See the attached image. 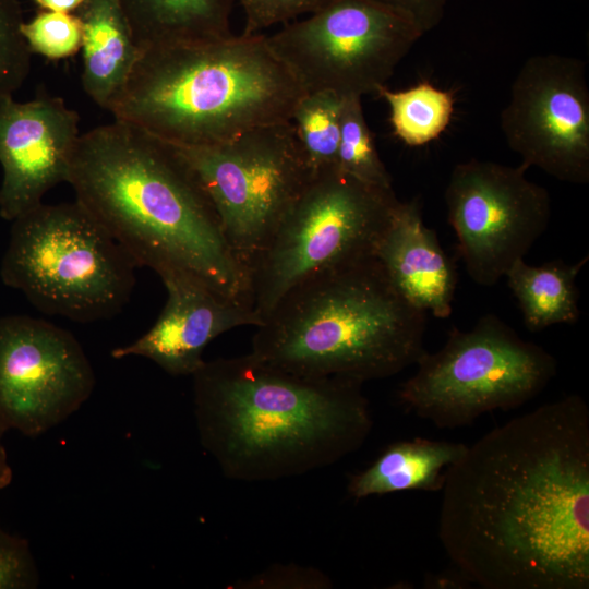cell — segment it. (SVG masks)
Returning <instances> with one entry per match:
<instances>
[{
	"instance_id": "obj_4",
	"label": "cell",
	"mask_w": 589,
	"mask_h": 589,
	"mask_svg": "<svg viewBox=\"0 0 589 589\" xmlns=\"http://www.w3.org/2000/svg\"><path fill=\"white\" fill-rule=\"evenodd\" d=\"M305 94L266 35L141 50L110 111L180 147L291 121Z\"/></svg>"
},
{
	"instance_id": "obj_2",
	"label": "cell",
	"mask_w": 589,
	"mask_h": 589,
	"mask_svg": "<svg viewBox=\"0 0 589 589\" xmlns=\"http://www.w3.org/2000/svg\"><path fill=\"white\" fill-rule=\"evenodd\" d=\"M68 183L139 267L189 273L220 296L251 305L249 272L176 145L115 119L80 135Z\"/></svg>"
},
{
	"instance_id": "obj_29",
	"label": "cell",
	"mask_w": 589,
	"mask_h": 589,
	"mask_svg": "<svg viewBox=\"0 0 589 589\" xmlns=\"http://www.w3.org/2000/svg\"><path fill=\"white\" fill-rule=\"evenodd\" d=\"M409 16L421 33L434 29L443 20L448 0H375Z\"/></svg>"
},
{
	"instance_id": "obj_21",
	"label": "cell",
	"mask_w": 589,
	"mask_h": 589,
	"mask_svg": "<svg viewBox=\"0 0 589 589\" xmlns=\"http://www.w3.org/2000/svg\"><path fill=\"white\" fill-rule=\"evenodd\" d=\"M389 107L394 134L406 145L423 146L438 139L449 125L455 98L452 92L421 82L407 89H378Z\"/></svg>"
},
{
	"instance_id": "obj_19",
	"label": "cell",
	"mask_w": 589,
	"mask_h": 589,
	"mask_svg": "<svg viewBox=\"0 0 589 589\" xmlns=\"http://www.w3.org/2000/svg\"><path fill=\"white\" fill-rule=\"evenodd\" d=\"M467 448L465 443L424 437L389 444L369 467L350 478L348 494L361 500L412 490L441 492L446 469Z\"/></svg>"
},
{
	"instance_id": "obj_22",
	"label": "cell",
	"mask_w": 589,
	"mask_h": 589,
	"mask_svg": "<svg viewBox=\"0 0 589 589\" xmlns=\"http://www.w3.org/2000/svg\"><path fill=\"white\" fill-rule=\"evenodd\" d=\"M342 97L330 91L305 93L291 122L313 175L337 168Z\"/></svg>"
},
{
	"instance_id": "obj_1",
	"label": "cell",
	"mask_w": 589,
	"mask_h": 589,
	"mask_svg": "<svg viewBox=\"0 0 589 589\" xmlns=\"http://www.w3.org/2000/svg\"><path fill=\"white\" fill-rule=\"evenodd\" d=\"M437 534L482 589H589V408L577 394L495 426L445 471Z\"/></svg>"
},
{
	"instance_id": "obj_18",
	"label": "cell",
	"mask_w": 589,
	"mask_h": 589,
	"mask_svg": "<svg viewBox=\"0 0 589 589\" xmlns=\"http://www.w3.org/2000/svg\"><path fill=\"white\" fill-rule=\"evenodd\" d=\"M236 0H119L140 50L209 43L233 36Z\"/></svg>"
},
{
	"instance_id": "obj_25",
	"label": "cell",
	"mask_w": 589,
	"mask_h": 589,
	"mask_svg": "<svg viewBox=\"0 0 589 589\" xmlns=\"http://www.w3.org/2000/svg\"><path fill=\"white\" fill-rule=\"evenodd\" d=\"M22 34L32 52L48 59H64L82 47V23L71 12L43 11L22 25Z\"/></svg>"
},
{
	"instance_id": "obj_31",
	"label": "cell",
	"mask_w": 589,
	"mask_h": 589,
	"mask_svg": "<svg viewBox=\"0 0 589 589\" xmlns=\"http://www.w3.org/2000/svg\"><path fill=\"white\" fill-rule=\"evenodd\" d=\"M3 434L4 433L0 430V490L7 488L11 483L13 477V471L2 442Z\"/></svg>"
},
{
	"instance_id": "obj_15",
	"label": "cell",
	"mask_w": 589,
	"mask_h": 589,
	"mask_svg": "<svg viewBox=\"0 0 589 589\" xmlns=\"http://www.w3.org/2000/svg\"><path fill=\"white\" fill-rule=\"evenodd\" d=\"M158 276L167 290L164 309L144 335L115 348L112 358L144 357L172 376L193 375L205 362L204 349L217 336L262 324L251 305L220 296L189 273L166 269Z\"/></svg>"
},
{
	"instance_id": "obj_24",
	"label": "cell",
	"mask_w": 589,
	"mask_h": 589,
	"mask_svg": "<svg viewBox=\"0 0 589 589\" xmlns=\"http://www.w3.org/2000/svg\"><path fill=\"white\" fill-rule=\"evenodd\" d=\"M24 22L19 0H0V97L13 96L31 72L32 51L22 34Z\"/></svg>"
},
{
	"instance_id": "obj_16",
	"label": "cell",
	"mask_w": 589,
	"mask_h": 589,
	"mask_svg": "<svg viewBox=\"0 0 589 589\" xmlns=\"http://www.w3.org/2000/svg\"><path fill=\"white\" fill-rule=\"evenodd\" d=\"M374 257L394 288L413 306L437 318L452 314L457 269L436 232L425 226L419 197L399 201Z\"/></svg>"
},
{
	"instance_id": "obj_28",
	"label": "cell",
	"mask_w": 589,
	"mask_h": 589,
	"mask_svg": "<svg viewBox=\"0 0 589 589\" xmlns=\"http://www.w3.org/2000/svg\"><path fill=\"white\" fill-rule=\"evenodd\" d=\"M243 585L249 588H328L330 580L313 568L279 566L267 568Z\"/></svg>"
},
{
	"instance_id": "obj_7",
	"label": "cell",
	"mask_w": 589,
	"mask_h": 589,
	"mask_svg": "<svg viewBox=\"0 0 589 589\" xmlns=\"http://www.w3.org/2000/svg\"><path fill=\"white\" fill-rule=\"evenodd\" d=\"M399 203L337 168L313 175L249 267V299L262 323L292 289L374 256Z\"/></svg>"
},
{
	"instance_id": "obj_9",
	"label": "cell",
	"mask_w": 589,
	"mask_h": 589,
	"mask_svg": "<svg viewBox=\"0 0 589 589\" xmlns=\"http://www.w3.org/2000/svg\"><path fill=\"white\" fill-rule=\"evenodd\" d=\"M196 173L237 259L249 267L313 173L291 121L219 144L177 146Z\"/></svg>"
},
{
	"instance_id": "obj_5",
	"label": "cell",
	"mask_w": 589,
	"mask_h": 589,
	"mask_svg": "<svg viewBox=\"0 0 589 589\" xmlns=\"http://www.w3.org/2000/svg\"><path fill=\"white\" fill-rule=\"evenodd\" d=\"M425 315L373 256L288 292L256 327L251 353L300 375L363 384L418 362L426 351Z\"/></svg>"
},
{
	"instance_id": "obj_13",
	"label": "cell",
	"mask_w": 589,
	"mask_h": 589,
	"mask_svg": "<svg viewBox=\"0 0 589 589\" xmlns=\"http://www.w3.org/2000/svg\"><path fill=\"white\" fill-rule=\"evenodd\" d=\"M96 378L69 330L28 315L0 317V430L37 437L91 397Z\"/></svg>"
},
{
	"instance_id": "obj_26",
	"label": "cell",
	"mask_w": 589,
	"mask_h": 589,
	"mask_svg": "<svg viewBox=\"0 0 589 589\" xmlns=\"http://www.w3.org/2000/svg\"><path fill=\"white\" fill-rule=\"evenodd\" d=\"M38 582L29 542L0 526V589H33Z\"/></svg>"
},
{
	"instance_id": "obj_12",
	"label": "cell",
	"mask_w": 589,
	"mask_h": 589,
	"mask_svg": "<svg viewBox=\"0 0 589 589\" xmlns=\"http://www.w3.org/2000/svg\"><path fill=\"white\" fill-rule=\"evenodd\" d=\"M509 148L526 168L573 184L589 182V87L577 58L538 55L518 71L501 113Z\"/></svg>"
},
{
	"instance_id": "obj_20",
	"label": "cell",
	"mask_w": 589,
	"mask_h": 589,
	"mask_svg": "<svg viewBox=\"0 0 589 589\" xmlns=\"http://www.w3.org/2000/svg\"><path fill=\"white\" fill-rule=\"evenodd\" d=\"M589 256L567 264L554 260L542 265L514 263L505 276L530 332L557 324H575L580 314L577 277Z\"/></svg>"
},
{
	"instance_id": "obj_27",
	"label": "cell",
	"mask_w": 589,
	"mask_h": 589,
	"mask_svg": "<svg viewBox=\"0 0 589 589\" xmlns=\"http://www.w3.org/2000/svg\"><path fill=\"white\" fill-rule=\"evenodd\" d=\"M244 13L243 35L260 34L276 24H286L312 13L328 0H236Z\"/></svg>"
},
{
	"instance_id": "obj_23",
	"label": "cell",
	"mask_w": 589,
	"mask_h": 589,
	"mask_svg": "<svg viewBox=\"0 0 589 589\" xmlns=\"http://www.w3.org/2000/svg\"><path fill=\"white\" fill-rule=\"evenodd\" d=\"M361 100L357 96L342 97L337 169L368 185L394 190L392 177L378 155L365 120Z\"/></svg>"
},
{
	"instance_id": "obj_8",
	"label": "cell",
	"mask_w": 589,
	"mask_h": 589,
	"mask_svg": "<svg viewBox=\"0 0 589 589\" xmlns=\"http://www.w3.org/2000/svg\"><path fill=\"white\" fill-rule=\"evenodd\" d=\"M398 399L438 429H458L484 413L518 408L537 397L557 372L555 358L522 339L495 314L472 328L452 327L443 347L425 351Z\"/></svg>"
},
{
	"instance_id": "obj_14",
	"label": "cell",
	"mask_w": 589,
	"mask_h": 589,
	"mask_svg": "<svg viewBox=\"0 0 589 589\" xmlns=\"http://www.w3.org/2000/svg\"><path fill=\"white\" fill-rule=\"evenodd\" d=\"M79 113L45 92L26 103L0 97V216L9 221L68 182L80 137Z\"/></svg>"
},
{
	"instance_id": "obj_30",
	"label": "cell",
	"mask_w": 589,
	"mask_h": 589,
	"mask_svg": "<svg viewBox=\"0 0 589 589\" xmlns=\"http://www.w3.org/2000/svg\"><path fill=\"white\" fill-rule=\"evenodd\" d=\"M35 2L47 11L72 12L77 10L84 0H35Z\"/></svg>"
},
{
	"instance_id": "obj_3",
	"label": "cell",
	"mask_w": 589,
	"mask_h": 589,
	"mask_svg": "<svg viewBox=\"0 0 589 589\" xmlns=\"http://www.w3.org/2000/svg\"><path fill=\"white\" fill-rule=\"evenodd\" d=\"M203 448L231 480L264 482L329 467L360 449L373 419L362 383L300 375L251 352L192 375Z\"/></svg>"
},
{
	"instance_id": "obj_11",
	"label": "cell",
	"mask_w": 589,
	"mask_h": 589,
	"mask_svg": "<svg viewBox=\"0 0 589 589\" xmlns=\"http://www.w3.org/2000/svg\"><path fill=\"white\" fill-rule=\"evenodd\" d=\"M524 165L469 159L455 165L445 189L447 219L469 277L492 287L546 230L551 197Z\"/></svg>"
},
{
	"instance_id": "obj_10",
	"label": "cell",
	"mask_w": 589,
	"mask_h": 589,
	"mask_svg": "<svg viewBox=\"0 0 589 589\" xmlns=\"http://www.w3.org/2000/svg\"><path fill=\"white\" fill-rule=\"evenodd\" d=\"M422 36L409 16L375 0H328L266 40L305 93L362 98L386 86Z\"/></svg>"
},
{
	"instance_id": "obj_6",
	"label": "cell",
	"mask_w": 589,
	"mask_h": 589,
	"mask_svg": "<svg viewBox=\"0 0 589 589\" xmlns=\"http://www.w3.org/2000/svg\"><path fill=\"white\" fill-rule=\"evenodd\" d=\"M137 267L79 202H43L12 220L0 277L40 312L89 323L123 310Z\"/></svg>"
},
{
	"instance_id": "obj_17",
	"label": "cell",
	"mask_w": 589,
	"mask_h": 589,
	"mask_svg": "<svg viewBox=\"0 0 589 589\" xmlns=\"http://www.w3.org/2000/svg\"><path fill=\"white\" fill-rule=\"evenodd\" d=\"M76 11L82 23V86L94 103L109 110L141 50L119 0H84Z\"/></svg>"
}]
</instances>
